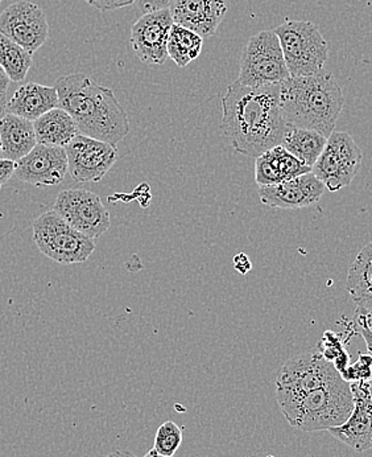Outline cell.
Segmentation results:
<instances>
[{"label": "cell", "mask_w": 372, "mask_h": 457, "mask_svg": "<svg viewBox=\"0 0 372 457\" xmlns=\"http://www.w3.org/2000/svg\"><path fill=\"white\" fill-rule=\"evenodd\" d=\"M223 134L236 153L258 158L281 145L286 126L280 109V85H228L222 98Z\"/></svg>", "instance_id": "obj_1"}, {"label": "cell", "mask_w": 372, "mask_h": 457, "mask_svg": "<svg viewBox=\"0 0 372 457\" xmlns=\"http://www.w3.org/2000/svg\"><path fill=\"white\" fill-rule=\"evenodd\" d=\"M60 106L70 114L79 134L117 145L129 132V120L109 87L84 73L57 79Z\"/></svg>", "instance_id": "obj_2"}, {"label": "cell", "mask_w": 372, "mask_h": 457, "mask_svg": "<svg viewBox=\"0 0 372 457\" xmlns=\"http://www.w3.org/2000/svg\"><path fill=\"white\" fill-rule=\"evenodd\" d=\"M343 93L329 71L291 77L280 85V109L289 128L308 129L329 137L343 109Z\"/></svg>", "instance_id": "obj_3"}, {"label": "cell", "mask_w": 372, "mask_h": 457, "mask_svg": "<svg viewBox=\"0 0 372 457\" xmlns=\"http://www.w3.org/2000/svg\"><path fill=\"white\" fill-rule=\"evenodd\" d=\"M277 399L289 426L307 432L343 425L354 409L351 387L342 377L310 392L277 393Z\"/></svg>", "instance_id": "obj_4"}, {"label": "cell", "mask_w": 372, "mask_h": 457, "mask_svg": "<svg viewBox=\"0 0 372 457\" xmlns=\"http://www.w3.org/2000/svg\"><path fill=\"white\" fill-rule=\"evenodd\" d=\"M291 77L314 76L324 71L329 48L318 27L308 21L285 19L274 29Z\"/></svg>", "instance_id": "obj_5"}, {"label": "cell", "mask_w": 372, "mask_h": 457, "mask_svg": "<svg viewBox=\"0 0 372 457\" xmlns=\"http://www.w3.org/2000/svg\"><path fill=\"white\" fill-rule=\"evenodd\" d=\"M33 241L45 257L62 264L84 263L95 250L94 239L70 227L54 211L45 212L36 220Z\"/></svg>", "instance_id": "obj_6"}, {"label": "cell", "mask_w": 372, "mask_h": 457, "mask_svg": "<svg viewBox=\"0 0 372 457\" xmlns=\"http://www.w3.org/2000/svg\"><path fill=\"white\" fill-rule=\"evenodd\" d=\"M291 79L279 37L274 29L251 36L242 52L236 81L244 87H261L281 85Z\"/></svg>", "instance_id": "obj_7"}, {"label": "cell", "mask_w": 372, "mask_h": 457, "mask_svg": "<svg viewBox=\"0 0 372 457\" xmlns=\"http://www.w3.org/2000/svg\"><path fill=\"white\" fill-rule=\"evenodd\" d=\"M363 154L351 135L333 131L311 172L327 191L337 192L350 186L360 172Z\"/></svg>", "instance_id": "obj_8"}, {"label": "cell", "mask_w": 372, "mask_h": 457, "mask_svg": "<svg viewBox=\"0 0 372 457\" xmlns=\"http://www.w3.org/2000/svg\"><path fill=\"white\" fill-rule=\"evenodd\" d=\"M54 211L89 238L103 236L112 225L109 211L98 195L87 189H65L60 192Z\"/></svg>", "instance_id": "obj_9"}, {"label": "cell", "mask_w": 372, "mask_h": 457, "mask_svg": "<svg viewBox=\"0 0 372 457\" xmlns=\"http://www.w3.org/2000/svg\"><path fill=\"white\" fill-rule=\"evenodd\" d=\"M69 173L77 183H98L117 163V145L77 135L65 147Z\"/></svg>", "instance_id": "obj_10"}, {"label": "cell", "mask_w": 372, "mask_h": 457, "mask_svg": "<svg viewBox=\"0 0 372 457\" xmlns=\"http://www.w3.org/2000/svg\"><path fill=\"white\" fill-rule=\"evenodd\" d=\"M0 33L29 54H36L49 37V24L43 8L35 3H13L0 13Z\"/></svg>", "instance_id": "obj_11"}, {"label": "cell", "mask_w": 372, "mask_h": 457, "mask_svg": "<svg viewBox=\"0 0 372 457\" xmlns=\"http://www.w3.org/2000/svg\"><path fill=\"white\" fill-rule=\"evenodd\" d=\"M175 24L170 8L145 13L131 27V46L140 62L162 65L169 59L168 40Z\"/></svg>", "instance_id": "obj_12"}, {"label": "cell", "mask_w": 372, "mask_h": 457, "mask_svg": "<svg viewBox=\"0 0 372 457\" xmlns=\"http://www.w3.org/2000/svg\"><path fill=\"white\" fill-rule=\"evenodd\" d=\"M354 409L343 425L333 427L330 434L357 453L372 448V379L352 382Z\"/></svg>", "instance_id": "obj_13"}, {"label": "cell", "mask_w": 372, "mask_h": 457, "mask_svg": "<svg viewBox=\"0 0 372 457\" xmlns=\"http://www.w3.org/2000/svg\"><path fill=\"white\" fill-rule=\"evenodd\" d=\"M68 172V155L63 147L36 145L29 155L16 162V178L37 188L59 186Z\"/></svg>", "instance_id": "obj_14"}, {"label": "cell", "mask_w": 372, "mask_h": 457, "mask_svg": "<svg viewBox=\"0 0 372 457\" xmlns=\"http://www.w3.org/2000/svg\"><path fill=\"white\" fill-rule=\"evenodd\" d=\"M325 191L324 183L310 172L275 186L260 187L259 197L269 208L302 209L318 203Z\"/></svg>", "instance_id": "obj_15"}, {"label": "cell", "mask_w": 372, "mask_h": 457, "mask_svg": "<svg viewBox=\"0 0 372 457\" xmlns=\"http://www.w3.org/2000/svg\"><path fill=\"white\" fill-rule=\"evenodd\" d=\"M169 8L176 24L208 38L216 35L222 23L228 0H172Z\"/></svg>", "instance_id": "obj_16"}, {"label": "cell", "mask_w": 372, "mask_h": 457, "mask_svg": "<svg viewBox=\"0 0 372 457\" xmlns=\"http://www.w3.org/2000/svg\"><path fill=\"white\" fill-rule=\"evenodd\" d=\"M311 172V168L277 145L256 158L255 181L259 187L275 186Z\"/></svg>", "instance_id": "obj_17"}, {"label": "cell", "mask_w": 372, "mask_h": 457, "mask_svg": "<svg viewBox=\"0 0 372 457\" xmlns=\"http://www.w3.org/2000/svg\"><path fill=\"white\" fill-rule=\"evenodd\" d=\"M59 106L56 87L29 82L13 93L7 102V112L35 122L41 115Z\"/></svg>", "instance_id": "obj_18"}, {"label": "cell", "mask_w": 372, "mask_h": 457, "mask_svg": "<svg viewBox=\"0 0 372 457\" xmlns=\"http://www.w3.org/2000/svg\"><path fill=\"white\" fill-rule=\"evenodd\" d=\"M37 145L33 122L18 115L5 114L0 120V147L3 158L19 162Z\"/></svg>", "instance_id": "obj_19"}, {"label": "cell", "mask_w": 372, "mask_h": 457, "mask_svg": "<svg viewBox=\"0 0 372 457\" xmlns=\"http://www.w3.org/2000/svg\"><path fill=\"white\" fill-rule=\"evenodd\" d=\"M37 145L65 148L77 135L79 126L62 107L51 110L33 122Z\"/></svg>", "instance_id": "obj_20"}, {"label": "cell", "mask_w": 372, "mask_h": 457, "mask_svg": "<svg viewBox=\"0 0 372 457\" xmlns=\"http://www.w3.org/2000/svg\"><path fill=\"white\" fill-rule=\"evenodd\" d=\"M346 288L358 308L372 310V242L358 253L350 266Z\"/></svg>", "instance_id": "obj_21"}, {"label": "cell", "mask_w": 372, "mask_h": 457, "mask_svg": "<svg viewBox=\"0 0 372 457\" xmlns=\"http://www.w3.org/2000/svg\"><path fill=\"white\" fill-rule=\"evenodd\" d=\"M327 142V137L319 132L288 126L281 145L302 163L311 168L321 156Z\"/></svg>", "instance_id": "obj_22"}, {"label": "cell", "mask_w": 372, "mask_h": 457, "mask_svg": "<svg viewBox=\"0 0 372 457\" xmlns=\"http://www.w3.org/2000/svg\"><path fill=\"white\" fill-rule=\"evenodd\" d=\"M203 37L180 24H173L168 40V56L180 68L200 57L203 52Z\"/></svg>", "instance_id": "obj_23"}, {"label": "cell", "mask_w": 372, "mask_h": 457, "mask_svg": "<svg viewBox=\"0 0 372 457\" xmlns=\"http://www.w3.org/2000/svg\"><path fill=\"white\" fill-rule=\"evenodd\" d=\"M32 62V54L0 33V68L7 74L10 81H24Z\"/></svg>", "instance_id": "obj_24"}, {"label": "cell", "mask_w": 372, "mask_h": 457, "mask_svg": "<svg viewBox=\"0 0 372 457\" xmlns=\"http://www.w3.org/2000/svg\"><path fill=\"white\" fill-rule=\"evenodd\" d=\"M183 443V428L175 422H165L157 429L153 448L164 456L173 457Z\"/></svg>", "instance_id": "obj_25"}, {"label": "cell", "mask_w": 372, "mask_h": 457, "mask_svg": "<svg viewBox=\"0 0 372 457\" xmlns=\"http://www.w3.org/2000/svg\"><path fill=\"white\" fill-rule=\"evenodd\" d=\"M319 353L322 354L325 360L333 363L340 373L349 366V353L344 351L340 336L335 335L332 330L324 333V337L319 343Z\"/></svg>", "instance_id": "obj_26"}, {"label": "cell", "mask_w": 372, "mask_h": 457, "mask_svg": "<svg viewBox=\"0 0 372 457\" xmlns=\"http://www.w3.org/2000/svg\"><path fill=\"white\" fill-rule=\"evenodd\" d=\"M344 381L352 384V382L370 381L372 379V356L368 354H360V359L352 365L347 366L341 373Z\"/></svg>", "instance_id": "obj_27"}, {"label": "cell", "mask_w": 372, "mask_h": 457, "mask_svg": "<svg viewBox=\"0 0 372 457\" xmlns=\"http://www.w3.org/2000/svg\"><path fill=\"white\" fill-rule=\"evenodd\" d=\"M85 2L96 8V10L102 11V12H110V11L128 7V5L136 3V0H85Z\"/></svg>", "instance_id": "obj_28"}, {"label": "cell", "mask_w": 372, "mask_h": 457, "mask_svg": "<svg viewBox=\"0 0 372 457\" xmlns=\"http://www.w3.org/2000/svg\"><path fill=\"white\" fill-rule=\"evenodd\" d=\"M172 0H136L137 8L142 11L143 15L153 11L164 10L169 8Z\"/></svg>", "instance_id": "obj_29"}, {"label": "cell", "mask_w": 372, "mask_h": 457, "mask_svg": "<svg viewBox=\"0 0 372 457\" xmlns=\"http://www.w3.org/2000/svg\"><path fill=\"white\" fill-rule=\"evenodd\" d=\"M16 162L0 158V188L15 176Z\"/></svg>", "instance_id": "obj_30"}, {"label": "cell", "mask_w": 372, "mask_h": 457, "mask_svg": "<svg viewBox=\"0 0 372 457\" xmlns=\"http://www.w3.org/2000/svg\"><path fill=\"white\" fill-rule=\"evenodd\" d=\"M234 267L239 274L246 275L252 269V263L244 253H239L234 257Z\"/></svg>", "instance_id": "obj_31"}, {"label": "cell", "mask_w": 372, "mask_h": 457, "mask_svg": "<svg viewBox=\"0 0 372 457\" xmlns=\"http://www.w3.org/2000/svg\"><path fill=\"white\" fill-rule=\"evenodd\" d=\"M358 327H366L372 333V310L365 311L358 308Z\"/></svg>", "instance_id": "obj_32"}, {"label": "cell", "mask_w": 372, "mask_h": 457, "mask_svg": "<svg viewBox=\"0 0 372 457\" xmlns=\"http://www.w3.org/2000/svg\"><path fill=\"white\" fill-rule=\"evenodd\" d=\"M360 335L365 338L366 345H368V353L372 356V333L366 327H360Z\"/></svg>", "instance_id": "obj_33"}, {"label": "cell", "mask_w": 372, "mask_h": 457, "mask_svg": "<svg viewBox=\"0 0 372 457\" xmlns=\"http://www.w3.org/2000/svg\"><path fill=\"white\" fill-rule=\"evenodd\" d=\"M10 79H8L7 74L3 71V69L0 68V93H7L8 85H10Z\"/></svg>", "instance_id": "obj_34"}, {"label": "cell", "mask_w": 372, "mask_h": 457, "mask_svg": "<svg viewBox=\"0 0 372 457\" xmlns=\"http://www.w3.org/2000/svg\"><path fill=\"white\" fill-rule=\"evenodd\" d=\"M7 93H0V120L7 114Z\"/></svg>", "instance_id": "obj_35"}, {"label": "cell", "mask_w": 372, "mask_h": 457, "mask_svg": "<svg viewBox=\"0 0 372 457\" xmlns=\"http://www.w3.org/2000/svg\"><path fill=\"white\" fill-rule=\"evenodd\" d=\"M104 457H136L132 455L128 451H117V453H112V455H107Z\"/></svg>", "instance_id": "obj_36"}, {"label": "cell", "mask_w": 372, "mask_h": 457, "mask_svg": "<svg viewBox=\"0 0 372 457\" xmlns=\"http://www.w3.org/2000/svg\"><path fill=\"white\" fill-rule=\"evenodd\" d=\"M145 457H169V456H164L161 455V453H157L155 448H153V450L150 451V453H147Z\"/></svg>", "instance_id": "obj_37"}, {"label": "cell", "mask_w": 372, "mask_h": 457, "mask_svg": "<svg viewBox=\"0 0 372 457\" xmlns=\"http://www.w3.org/2000/svg\"><path fill=\"white\" fill-rule=\"evenodd\" d=\"M0 155H2V147H0Z\"/></svg>", "instance_id": "obj_38"}, {"label": "cell", "mask_w": 372, "mask_h": 457, "mask_svg": "<svg viewBox=\"0 0 372 457\" xmlns=\"http://www.w3.org/2000/svg\"><path fill=\"white\" fill-rule=\"evenodd\" d=\"M2 2H3V0H0V3H2Z\"/></svg>", "instance_id": "obj_39"}]
</instances>
